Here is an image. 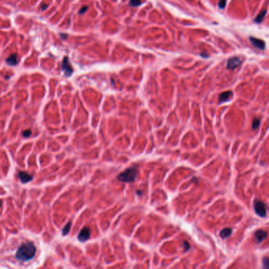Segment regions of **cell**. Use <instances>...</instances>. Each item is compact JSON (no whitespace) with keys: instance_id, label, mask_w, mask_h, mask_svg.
<instances>
[{"instance_id":"10","label":"cell","mask_w":269,"mask_h":269,"mask_svg":"<svg viewBox=\"0 0 269 269\" xmlns=\"http://www.w3.org/2000/svg\"><path fill=\"white\" fill-rule=\"evenodd\" d=\"M18 178L22 183H28L33 179V176L29 175L28 173L24 172V171H21V172L18 173Z\"/></svg>"},{"instance_id":"8","label":"cell","mask_w":269,"mask_h":269,"mask_svg":"<svg viewBox=\"0 0 269 269\" xmlns=\"http://www.w3.org/2000/svg\"><path fill=\"white\" fill-rule=\"evenodd\" d=\"M233 96V92H231V91H226V92H222V93L219 95V103H224V102H227L229 100H230V98L232 97Z\"/></svg>"},{"instance_id":"22","label":"cell","mask_w":269,"mask_h":269,"mask_svg":"<svg viewBox=\"0 0 269 269\" xmlns=\"http://www.w3.org/2000/svg\"><path fill=\"white\" fill-rule=\"evenodd\" d=\"M47 6H48V5H45V6H42V10L46 9V8H47Z\"/></svg>"},{"instance_id":"2","label":"cell","mask_w":269,"mask_h":269,"mask_svg":"<svg viewBox=\"0 0 269 269\" xmlns=\"http://www.w3.org/2000/svg\"><path fill=\"white\" fill-rule=\"evenodd\" d=\"M137 172H138V170L137 167H130L123 172L120 173L117 177V179L118 181H123V182H133L136 179Z\"/></svg>"},{"instance_id":"5","label":"cell","mask_w":269,"mask_h":269,"mask_svg":"<svg viewBox=\"0 0 269 269\" xmlns=\"http://www.w3.org/2000/svg\"><path fill=\"white\" fill-rule=\"evenodd\" d=\"M62 70H63L64 73H65V75L67 76V77H70L73 73V68L67 57H64L63 60H62Z\"/></svg>"},{"instance_id":"1","label":"cell","mask_w":269,"mask_h":269,"mask_svg":"<svg viewBox=\"0 0 269 269\" xmlns=\"http://www.w3.org/2000/svg\"><path fill=\"white\" fill-rule=\"evenodd\" d=\"M36 253V248L33 243H26L21 245L18 249L15 257L18 260L28 261L32 260Z\"/></svg>"},{"instance_id":"14","label":"cell","mask_w":269,"mask_h":269,"mask_svg":"<svg viewBox=\"0 0 269 269\" xmlns=\"http://www.w3.org/2000/svg\"><path fill=\"white\" fill-rule=\"evenodd\" d=\"M70 227H71V222H69L62 229V235H67L68 234V233L70 232Z\"/></svg>"},{"instance_id":"12","label":"cell","mask_w":269,"mask_h":269,"mask_svg":"<svg viewBox=\"0 0 269 269\" xmlns=\"http://www.w3.org/2000/svg\"><path fill=\"white\" fill-rule=\"evenodd\" d=\"M231 234H232V229L228 227V228H224L221 230L219 235L222 238H227L228 237H230Z\"/></svg>"},{"instance_id":"21","label":"cell","mask_w":269,"mask_h":269,"mask_svg":"<svg viewBox=\"0 0 269 269\" xmlns=\"http://www.w3.org/2000/svg\"><path fill=\"white\" fill-rule=\"evenodd\" d=\"M87 10H88V7H87V6H84V7L82 8V10L79 11V13H80V14H84V13H85Z\"/></svg>"},{"instance_id":"13","label":"cell","mask_w":269,"mask_h":269,"mask_svg":"<svg viewBox=\"0 0 269 269\" xmlns=\"http://www.w3.org/2000/svg\"><path fill=\"white\" fill-rule=\"evenodd\" d=\"M266 13H267V10L264 9L263 10H261L260 13L258 14V15L254 19V21L256 22V23H260L261 21H263V19L264 18L265 15H266Z\"/></svg>"},{"instance_id":"9","label":"cell","mask_w":269,"mask_h":269,"mask_svg":"<svg viewBox=\"0 0 269 269\" xmlns=\"http://www.w3.org/2000/svg\"><path fill=\"white\" fill-rule=\"evenodd\" d=\"M267 234L266 231L262 230H258L255 232V239L257 241V243H260L261 242H263L264 239L267 238Z\"/></svg>"},{"instance_id":"18","label":"cell","mask_w":269,"mask_h":269,"mask_svg":"<svg viewBox=\"0 0 269 269\" xmlns=\"http://www.w3.org/2000/svg\"><path fill=\"white\" fill-rule=\"evenodd\" d=\"M268 263H269L268 258V257H264V258L263 259V264H264V267L265 268L268 267Z\"/></svg>"},{"instance_id":"11","label":"cell","mask_w":269,"mask_h":269,"mask_svg":"<svg viewBox=\"0 0 269 269\" xmlns=\"http://www.w3.org/2000/svg\"><path fill=\"white\" fill-rule=\"evenodd\" d=\"M6 62L10 66H16L18 62V58L17 54H12L10 55L9 57L6 58Z\"/></svg>"},{"instance_id":"16","label":"cell","mask_w":269,"mask_h":269,"mask_svg":"<svg viewBox=\"0 0 269 269\" xmlns=\"http://www.w3.org/2000/svg\"><path fill=\"white\" fill-rule=\"evenodd\" d=\"M260 118H255L253 120V130H256L257 129L259 126H260Z\"/></svg>"},{"instance_id":"20","label":"cell","mask_w":269,"mask_h":269,"mask_svg":"<svg viewBox=\"0 0 269 269\" xmlns=\"http://www.w3.org/2000/svg\"><path fill=\"white\" fill-rule=\"evenodd\" d=\"M184 246H185V251H187L189 250V249H190V244L186 242H184Z\"/></svg>"},{"instance_id":"3","label":"cell","mask_w":269,"mask_h":269,"mask_svg":"<svg viewBox=\"0 0 269 269\" xmlns=\"http://www.w3.org/2000/svg\"><path fill=\"white\" fill-rule=\"evenodd\" d=\"M254 210L255 212L260 217H265L267 215V209L265 204L260 200L254 201Z\"/></svg>"},{"instance_id":"19","label":"cell","mask_w":269,"mask_h":269,"mask_svg":"<svg viewBox=\"0 0 269 269\" xmlns=\"http://www.w3.org/2000/svg\"><path fill=\"white\" fill-rule=\"evenodd\" d=\"M31 132L30 130H24V132H23V136L25 137H29L31 135Z\"/></svg>"},{"instance_id":"17","label":"cell","mask_w":269,"mask_h":269,"mask_svg":"<svg viewBox=\"0 0 269 269\" xmlns=\"http://www.w3.org/2000/svg\"><path fill=\"white\" fill-rule=\"evenodd\" d=\"M226 0H220L219 1V8L220 9H223L225 6H226Z\"/></svg>"},{"instance_id":"6","label":"cell","mask_w":269,"mask_h":269,"mask_svg":"<svg viewBox=\"0 0 269 269\" xmlns=\"http://www.w3.org/2000/svg\"><path fill=\"white\" fill-rule=\"evenodd\" d=\"M90 234V229H89L88 227H84V228L81 230V232L79 233L77 238H78V240L80 242H85V241H87L88 239H89Z\"/></svg>"},{"instance_id":"24","label":"cell","mask_w":269,"mask_h":269,"mask_svg":"<svg viewBox=\"0 0 269 269\" xmlns=\"http://www.w3.org/2000/svg\"><path fill=\"white\" fill-rule=\"evenodd\" d=\"M2 203H3V201H2V200H0V207H1V204H2Z\"/></svg>"},{"instance_id":"4","label":"cell","mask_w":269,"mask_h":269,"mask_svg":"<svg viewBox=\"0 0 269 269\" xmlns=\"http://www.w3.org/2000/svg\"><path fill=\"white\" fill-rule=\"evenodd\" d=\"M242 62V59L239 57H232L230 58L227 61V69L229 70H234L238 67H239Z\"/></svg>"},{"instance_id":"7","label":"cell","mask_w":269,"mask_h":269,"mask_svg":"<svg viewBox=\"0 0 269 269\" xmlns=\"http://www.w3.org/2000/svg\"><path fill=\"white\" fill-rule=\"evenodd\" d=\"M249 40L251 41V43L253 44L256 48L260 49V50H264L265 48V43L262 39H258V38H255L253 36L249 37Z\"/></svg>"},{"instance_id":"23","label":"cell","mask_w":269,"mask_h":269,"mask_svg":"<svg viewBox=\"0 0 269 269\" xmlns=\"http://www.w3.org/2000/svg\"><path fill=\"white\" fill-rule=\"evenodd\" d=\"M137 194H138V195H141V191H137Z\"/></svg>"},{"instance_id":"15","label":"cell","mask_w":269,"mask_h":269,"mask_svg":"<svg viewBox=\"0 0 269 269\" xmlns=\"http://www.w3.org/2000/svg\"><path fill=\"white\" fill-rule=\"evenodd\" d=\"M141 0H130V5L131 6H138L140 5H141Z\"/></svg>"}]
</instances>
